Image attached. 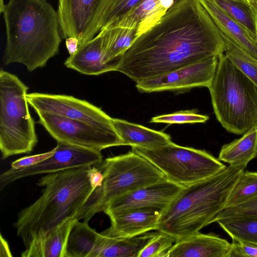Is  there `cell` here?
I'll use <instances>...</instances> for the list:
<instances>
[{"label":"cell","instance_id":"e0dca14e","mask_svg":"<svg viewBox=\"0 0 257 257\" xmlns=\"http://www.w3.org/2000/svg\"><path fill=\"white\" fill-rule=\"evenodd\" d=\"M230 244L214 233L198 232L176 241L165 257H226Z\"/></svg>","mask_w":257,"mask_h":257},{"label":"cell","instance_id":"ab89813d","mask_svg":"<svg viewBox=\"0 0 257 257\" xmlns=\"http://www.w3.org/2000/svg\"><path fill=\"white\" fill-rule=\"evenodd\" d=\"M251 3L257 10V0H252Z\"/></svg>","mask_w":257,"mask_h":257},{"label":"cell","instance_id":"60d3db41","mask_svg":"<svg viewBox=\"0 0 257 257\" xmlns=\"http://www.w3.org/2000/svg\"><path fill=\"white\" fill-rule=\"evenodd\" d=\"M184 0H174V5H176V4H178L180 3V2H182Z\"/></svg>","mask_w":257,"mask_h":257},{"label":"cell","instance_id":"8d00e7d4","mask_svg":"<svg viewBox=\"0 0 257 257\" xmlns=\"http://www.w3.org/2000/svg\"><path fill=\"white\" fill-rule=\"evenodd\" d=\"M65 45L69 54L71 55L77 50L79 40L75 37H69L66 39Z\"/></svg>","mask_w":257,"mask_h":257},{"label":"cell","instance_id":"ffe728a7","mask_svg":"<svg viewBox=\"0 0 257 257\" xmlns=\"http://www.w3.org/2000/svg\"><path fill=\"white\" fill-rule=\"evenodd\" d=\"M113 126L122 141V146L144 149H154L172 142L171 137L140 124L112 118Z\"/></svg>","mask_w":257,"mask_h":257},{"label":"cell","instance_id":"f1b7e54d","mask_svg":"<svg viewBox=\"0 0 257 257\" xmlns=\"http://www.w3.org/2000/svg\"><path fill=\"white\" fill-rule=\"evenodd\" d=\"M221 34L225 44L224 54L226 57L257 85V61L228 38Z\"/></svg>","mask_w":257,"mask_h":257},{"label":"cell","instance_id":"52a82bcc","mask_svg":"<svg viewBox=\"0 0 257 257\" xmlns=\"http://www.w3.org/2000/svg\"><path fill=\"white\" fill-rule=\"evenodd\" d=\"M29 87L16 75L0 71V150L3 159L29 154L38 143L26 97Z\"/></svg>","mask_w":257,"mask_h":257},{"label":"cell","instance_id":"3957f363","mask_svg":"<svg viewBox=\"0 0 257 257\" xmlns=\"http://www.w3.org/2000/svg\"><path fill=\"white\" fill-rule=\"evenodd\" d=\"M88 167L68 169L42 177L37 185L41 195L22 209L14 226L25 247L64 221L74 219L94 190Z\"/></svg>","mask_w":257,"mask_h":257},{"label":"cell","instance_id":"f546056e","mask_svg":"<svg viewBox=\"0 0 257 257\" xmlns=\"http://www.w3.org/2000/svg\"><path fill=\"white\" fill-rule=\"evenodd\" d=\"M142 0H112L101 30L113 27L132 11Z\"/></svg>","mask_w":257,"mask_h":257},{"label":"cell","instance_id":"ba28073f","mask_svg":"<svg viewBox=\"0 0 257 257\" xmlns=\"http://www.w3.org/2000/svg\"><path fill=\"white\" fill-rule=\"evenodd\" d=\"M159 169L169 180L187 187L210 178L226 166L206 151L172 142L154 149L132 148Z\"/></svg>","mask_w":257,"mask_h":257},{"label":"cell","instance_id":"cb8c5ba5","mask_svg":"<svg viewBox=\"0 0 257 257\" xmlns=\"http://www.w3.org/2000/svg\"><path fill=\"white\" fill-rule=\"evenodd\" d=\"M88 223L73 220L66 242L64 257H93L99 233Z\"/></svg>","mask_w":257,"mask_h":257},{"label":"cell","instance_id":"7bdbcfd3","mask_svg":"<svg viewBox=\"0 0 257 257\" xmlns=\"http://www.w3.org/2000/svg\"><path fill=\"white\" fill-rule=\"evenodd\" d=\"M45 1H47V0H45Z\"/></svg>","mask_w":257,"mask_h":257},{"label":"cell","instance_id":"9a60e30c","mask_svg":"<svg viewBox=\"0 0 257 257\" xmlns=\"http://www.w3.org/2000/svg\"><path fill=\"white\" fill-rule=\"evenodd\" d=\"M161 211L153 208H132L106 214L110 226L100 232L113 238L133 237L157 230Z\"/></svg>","mask_w":257,"mask_h":257},{"label":"cell","instance_id":"8992f818","mask_svg":"<svg viewBox=\"0 0 257 257\" xmlns=\"http://www.w3.org/2000/svg\"><path fill=\"white\" fill-rule=\"evenodd\" d=\"M98 167L103 176L102 183L92 192L74 219L88 222L114 199L166 178L149 161L133 150L106 158Z\"/></svg>","mask_w":257,"mask_h":257},{"label":"cell","instance_id":"f35d334b","mask_svg":"<svg viewBox=\"0 0 257 257\" xmlns=\"http://www.w3.org/2000/svg\"><path fill=\"white\" fill-rule=\"evenodd\" d=\"M5 5H4V0H0V13L1 14H2Z\"/></svg>","mask_w":257,"mask_h":257},{"label":"cell","instance_id":"836d02e7","mask_svg":"<svg viewBox=\"0 0 257 257\" xmlns=\"http://www.w3.org/2000/svg\"><path fill=\"white\" fill-rule=\"evenodd\" d=\"M226 257H257V243L232 240Z\"/></svg>","mask_w":257,"mask_h":257},{"label":"cell","instance_id":"6da1fadb","mask_svg":"<svg viewBox=\"0 0 257 257\" xmlns=\"http://www.w3.org/2000/svg\"><path fill=\"white\" fill-rule=\"evenodd\" d=\"M219 29L199 0L171 8L120 57L116 71L136 83L224 53Z\"/></svg>","mask_w":257,"mask_h":257},{"label":"cell","instance_id":"e575fe53","mask_svg":"<svg viewBox=\"0 0 257 257\" xmlns=\"http://www.w3.org/2000/svg\"><path fill=\"white\" fill-rule=\"evenodd\" d=\"M55 150V147L52 150L46 153L20 158L11 163V168L18 170L35 165L52 156Z\"/></svg>","mask_w":257,"mask_h":257},{"label":"cell","instance_id":"7a4b0ae2","mask_svg":"<svg viewBox=\"0 0 257 257\" xmlns=\"http://www.w3.org/2000/svg\"><path fill=\"white\" fill-rule=\"evenodd\" d=\"M2 13L5 65L20 63L32 72L58 53L61 35L57 13L47 1L9 0Z\"/></svg>","mask_w":257,"mask_h":257},{"label":"cell","instance_id":"1f68e13d","mask_svg":"<svg viewBox=\"0 0 257 257\" xmlns=\"http://www.w3.org/2000/svg\"><path fill=\"white\" fill-rule=\"evenodd\" d=\"M208 119V116L198 113L196 110L192 109L157 115L153 117L150 122L168 124L196 123H204Z\"/></svg>","mask_w":257,"mask_h":257},{"label":"cell","instance_id":"d6a6232c","mask_svg":"<svg viewBox=\"0 0 257 257\" xmlns=\"http://www.w3.org/2000/svg\"><path fill=\"white\" fill-rule=\"evenodd\" d=\"M235 217H257V196L242 204L223 208L214 218L213 223L219 219Z\"/></svg>","mask_w":257,"mask_h":257},{"label":"cell","instance_id":"d6986e66","mask_svg":"<svg viewBox=\"0 0 257 257\" xmlns=\"http://www.w3.org/2000/svg\"><path fill=\"white\" fill-rule=\"evenodd\" d=\"M173 6L174 0H142L113 27L136 29L138 38L158 22Z\"/></svg>","mask_w":257,"mask_h":257},{"label":"cell","instance_id":"484cf974","mask_svg":"<svg viewBox=\"0 0 257 257\" xmlns=\"http://www.w3.org/2000/svg\"><path fill=\"white\" fill-rule=\"evenodd\" d=\"M257 41V10L247 0H213Z\"/></svg>","mask_w":257,"mask_h":257},{"label":"cell","instance_id":"d590c367","mask_svg":"<svg viewBox=\"0 0 257 257\" xmlns=\"http://www.w3.org/2000/svg\"><path fill=\"white\" fill-rule=\"evenodd\" d=\"M88 174L90 182L94 190L101 185L103 180V176L98 167L95 166H89Z\"/></svg>","mask_w":257,"mask_h":257},{"label":"cell","instance_id":"83f0119b","mask_svg":"<svg viewBox=\"0 0 257 257\" xmlns=\"http://www.w3.org/2000/svg\"><path fill=\"white\" fill-rule=\"evenodd\" d=\"M257 196V172L243 171L226 201L224 207L235 206Z\"/></svg>","mask_w":257,"mask_h":257},{"label":"cell","instance_id":"2e32d148","mask_svg":"<svg viewBox=\"0 0 257 257\" xmlns=\"http://www.w3.org/2000/svg\"><path fill=\"white\" fill-rule=\"evenodd\" d=\"M102 57V37L98 33L92 39L79 46L76 52L70 55L64 64L68 68L87 75L116 71L120 58L105 63Z\"/></svg>","mask_w":257,"mask_h":257},{"label":"cell","instance_id":"4dcf8cb0","mask_svg":"<svg viewBox=\"0 0 257 257\" xmlns=\"http://www.w3.org/2000/svg\"><path fill=\"white\" fill-rule=\"evenodd\" d=\"M176 241V239L170 234L158 231L140 251L138 257H165L167 252Z\"/></svg>","mask_w":257,"mask_h":257},{"label":"cell","instance_id":"30bf717a","mask_svg":"<svg viewBox=\"0 0 257 257\" xmlns=\"http://www.w3.org/2000/svg\"><path fill=\"white\" fill-rule=\"evenodd\" d=\"M112 0H58L57 11L61 37H75L79 46L100 31Z\"/></svg>","mask_w":257,"mask_h":257},{"label":"cell","instance_id":"b9f144b4","mask_svg":"<svg viewBox=\"0 0 257 257\" xmlns=\"http://www.w3.org/2000/svg\"><path fill=\"white\" fill-rule=\"evenodd\" d=\"M248 1L251 2L252 0H247Z\"/></svg>","mask_w":257,"mask_h":257},{"label":"cell","instance_id":"74e56055","mask_svg":"<svg viewBox=\"0 0 257 257\" xmlns=\"http://www.w3.org/2000/svg\"><path fill=\"white\" fill-rule=\"evenodd\" d=\"M1 256H12L8 243L2 234L1 235Z\"/></svg>","mask_w":257,"mask_h":257},{"label":"cell","instance_id":"9c48e42d","mask_svg":"<svg viewBox=\"0 0 257 257\" xmlns=\"http://www.w3.org/2000/svg\"><path fill=\"white\" fill-rule=\"evenodd\" d=\"M38 122L57 142L101 151L122 146L115 130L99 127L85 122L45 112H38Z\"/></svg>","mask_w":257,"mask_h":257},{"label":"cell","instance_id":"d4e9b609","mask_svg":"<svg viewBox=\"0 0 257 257\" xmlns=\"http://www.w3.org/2000/svg\"><path fill=\"white\" fill-rule=\"evenodd\" d=\"M103 61L107 63L120 58L137 39V29L113 27L101 30Z\"/></svg>","mask_w":257,"mask_h":257},{"label":"cell","instance_id":"5bb4252c","mask_svg":"<svg viewBox=\"0 0 257 257\" xmlns=\"http://www.w3.org/2000/svg\"><path fill=\"white\" fill-rule=\"evenodd\" d=\"M184 187L166 178L114 199L103 212L138 208H153L162 212Z\"/></svg>","mask_w":257,"mask_h":257},{"label":"cell","instance_id":"7402d4cb","mask_svg":"<svg viewBox=\"0 0 257 257\" xmlns=\"http://www.w3.org/2000/svg\"><path fill=\"white\" fill-rule=\"evenodd\" d=\"M157 232L121 238H110L99 233L93 257H138L140 251Z\"/></svg>","mask_w":257,"mask_h":257},{"label":"cell","instance_id":"44dd1931","mask_svg":"<svg viewBox=\"0 0 257 257\" xmlns=\"http://www.w3.org/2000/svg\"><path fill=\"white\" fill-rule=\"evenodd\" d=\"M74 219H67L33 241L22 257H64L67 240Z\"/></svg>","mask_w":257,"mask_h":257},{"label":"cell","instance_id":"277c9868","mask_svg":"<svg viewBox=\"0 0 257 257\" xmlns=\"http://www.w3.org/2000/svg\"><path fill=\"white\" fill-rule=\"evenodd\" d=\"M245 168L229 165L210 178L184 187L161 212L157 231L177 241L212 223Z\"/></svg>","mask_w":257,"mask_h":257},{"label":"cell","instance_id":"4316f807","mask_svg":"<svg viewBox=\"0 0 257 257\" xmlns=\"http://www.w3.org/2000/svg\"><path fill=\"white\" fill-rule=\"evenodd\" d=\"M216 222L232 240L257 243V217H229Z\"/></svg>","mask_w":257,"mask_h":257},{"label":"cell","instance_id":"7c38bea8","mask_svg":"<svg viewBox=\"0 0 257 257\" xmlns=\"http://www.w3.org/2000/svg\"><path fill=\"white\" fill-rule=\"evenodd\" d=\"M29 105L36 113L45 112L115 130L112 118L100 108L73 96L39 92L28 93Z\"/></svg>","mask_w":257,"mask_h":257},{"label":"cell","instance_id":"ac0fdd59","mask_svg":"<svg viewBox=\"0 0 257 257\" xmlns=\"http://www.w3.org/2000/svg\"><path fill=\"white\" fill-rule=\"evenodd\" d=\"M220 33L257 61V41L226 15L213 0H199Z\"/></svg>","mask_w":257,"mask_h":257},{"label":"cell","instance_id":"603a6c76","mask_svg":"<svg viewBox=\"0 0 257 257\" xmlns=\"http://www.w3.org/2000/svg\"><path fill=\"white\" fill-rule=\"evenodd\" d=\"M257 156V126L243 134L238 139L224 145L218 159L229 165L246 168L248 163Z\"/></svg>","mask_w":257,"mask_h":257},{"label":"cell","instance_id":"8fae6325","mask_svg":"<svg viewBox=\"0 0 257 257\" xmlns=\"http://www.w3.org/2000/svg\"><path fill=\"white\" fill-rule=\"evenodd\" d=\"M55 149L52 156L35 165L18 170L10 168L2 173L1 190L25 177L82 167H99L103 161L101 151L97 150L62 142H57Z\"/></svg>","mask_w":257,"mask_h":257},{"label":"cell","instance_id":"4fadbf2b","mask_svg":"<svg viewBox=\"0 0 257 257\" xmlns=\"http://www.w3.org/2000/svg\"><path fill=\"white\" fill-rule=\"evenodd\" d=\"M218 57L212 56L160 76L136 83L141 92H183L193 88H208L214 76Z\"/></svg>","mask_w":257,"mask_h":257},{"label":"cell","instance_id":"5b68a950","mask_svg":"<svg viewBox=\"0 0 257 257\" xmlns=\"http://www.w3.org/2000/svg\"><path fill=\"white\" fill-rule=\"evenodd\" d=\"M208 88L216 117L226 131L243 135L257 126V85L224 53Z\"/></svg>","mask_w":257,"mask_h":257}]
</instances>
